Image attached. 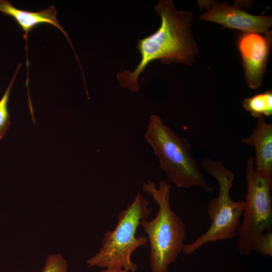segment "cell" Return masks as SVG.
I'll return each instance as SVG.
<instances>
[{"label":"cell","mask_w":272,"mask_h":272,"mask_svg":"<svg viewBox=\"0 0 272 272\" xmlns=\"http://www.w3.org/2000/svg\"><path fill=\"white\" fill-rule=\"evenodd\" d=\"M142 189L158 206L156 216L140 224L150 245L151 271L168 272L169 266L182 252L186 238L185 225L171 208L170 184L161 180L156 187L154 182L147 180Z\"/></svg>","instance_id":"cell-2"},{"label":"cell","mask_w":272,"mask_h":272,"mask_svg":"<svg viewBox=\"0 0 272 272\" xmlns=\"http://www.w3.org/2000/svg\"><path fill=\"white\" fill-rule=\"evenodd\" d=\"M271 44V31L264 35L243 33L238 38L245 82L250 89H257L262 83Z\"/></svg>","instance_id":"cell-8"},{"label":"cell","mask_w":272,"mask_h":272,"mask_svg":"<svg viewBox=\"0 0 272 272\" xmlns=\"http://www.w3.org/2000/svg\"><path fill=\"white\" fill-rule=\"evenodd\" d=\"M241 142L255 149L256 173L272 181V124L266 122L264 117L257 118L252 133L242 138Z\"/></svg>","instance_id":"cell-9"},{"label":"cell","mask_w":272,"mask_h":272,"mask_svg":"<svg viewBox=\"0 0 272 272\" xmlns=\"http://www.w3.org/2000/svg\"><path fill=\"white\" fill-rule=\"evenodd\" d=\"M20 66L21 64L18 65L9 86L0 99V140L3 138L10 125V114L8 109V101L12 86Z\"/></svg>","instance_id":"cell-12"},{"label":"cell","mask_w":272,"mask_h":272,"mask_svg":"<svg viewBox=\"0 0 272 272\" xmlns=\"http://www.w3.org/2000/svg\"><path fill=\"white\" fill-rule=\"evenodd\" d=\"M101 271V272H130L126 269L118 266H110Z\"/></svg>","instance_id":"cell-15"},{"label":"cell","mask_w":272,"mask_h":272,"mask_svg":"<svg viewBox=\"0 0 272 272\" xmlns=\"http://www.w3.org/2000/svg\"><path fill=\"white\" fill-rule=\"evenodd\" d=\"M247 193L242 213L243 219L237 229V246L240 253L249 255L253 251L256 238L271 231L272 181L258 175L254 170V159L249 157L245 168Z\"/></svg>","instance_id":"cell-6"},{"label":"cell","mask_w":272,"mask_h":272,"mask_svg":"<svg viewBox=\"0 0 272 272\" xmlns=\"http://www.w3.org/2000/svg\"><path fill=\"white\" fill-rule=\"evenodd\" d=\"M253 250L264 256H272V233L267 231L259 235L255 239Z\"/></svg>","instance_id":"cell-14"},{"label":"cell","mask_w":272,"mask_h":272,"mask_svg":"<svg viewBox=\"0 0 272 272\" xmlns=\"http://www.w3.org/2000/svg\"><path fill=\"white\" fill-rule=\"evenodd\" d=\"M202 168L216 179L219 192L208 206V214L212 221L210 227L194 241L184 244L182 252L187 255L191 254L207 243L235 238L244 208V200L234 201L231 197L230 192L234 180L232 171L221 161L209 158L203 160Z\"/></svg>","instance_id":"cell-5"},{"label":"cell","mask_w":272,"mask_h":272,"mask_svg":"<svg viewBox=\"0 0 272 272\" xmlns=\"http://www.w3.org/2000/svg\"><path fill=\"white\" fill-rule=\"evenodd\" d=\"M144 138L158 157L160 169L176 186L213 191L189 143L164 124L160 116L153 114L149 117Z\"/></svg>","instance_id":"cell-3"},{"label":"cell","mask_w":272,"mask_h":272,"mask_svg":"<svg viewBox=\"0 0 272 272\" xmlns=\"http://www.w3.org/2000/svg\"><path fill=\"white\" fill-rule=\"evenodd\" d=\"M152 212L149 200L138 192L133 202L120 211L116 227L104 233L98 252L86 261L88 267L118 266L130 272L137 271L138 265L131 256L148 243L146 237L136 236L137 230L141 221L148 219Z\"/></svg>","instance_id":"cell-4"},{"label":"cell","mask_w":272,"mask_h":272,"mask_svg":"<svg viewBox=\"0 0 272 272\" xmlns=\"http://www.w3.org/2000/svg\"><path fill=\"white\" fill-rule=\"evenodd\" d=\"M244 109L256 118L272 115V91L263 93L245 98L242 102Z\"/></svg>","instance_id":"cell-11"},{"label":"cell","mask_w":272,"mask_h":272,"mask_svg":"<svg viewBox=\"0 0 272 272\" xmlns=\"http://www.w3.org/2000/svg\"><path fill=\"white\" fill-rule=\"evenodd\" d=\"M0 12L6 16L13 17L24 32L23 37L26 42L31 30L41 24H48L58 29L65 36L74 50L68 35L56 19L57 11L53 6L47 9L33 12L17 9L7 0H0Z\"/></svg>","instance_id":"cell-10"},{"label":"cell","mask_w":272,"mask_h":272,"mask_svg":"<svg viewBox=\"0 0 272 272\" xmlns=\"http://www.w3.org/2000/svg\"><path fill=\"white\" fill-rule=\"evenodd\" d=\"M154 10L161 17V24L155 32L138 40L140 62L133 71L125 70L116 75L121 87L132 92L139 90L138 78L151 62L159 59L165 64L190 65L198 52L191 34V12L178 10L171 0H160Z\"/></svg>","instance_id":"cell-1"},{"label":"cell","mask_w":272,"mask_h":272,"mask_svg":"<svg viewBox=\"0 0 272 272\" xmlns=\"http://www.w3.org/2000/svg\"><path fill=\"white\" fill-rule=\"evenodd\" d=\"M250 1H235L229 5L228 2L198 1L200 8L207 11L199 16V19L222 25L223 28H232L243 33L266 34L272 25L271 16L253 15L243 10Z\"/></svg>","instance_id":"cell-7"},{"label":"cell","mask_w":272,"mask_h":272,"mask_svg":"<svg viewBox=\"0 0 272 272\" xmlns=\"http://www.w3.org/2000/svg\"><path fill=\"white\" fill-rule=\"evenodd\" d=\"M66 260L60 253L49 255L45 262L42 272H67Z\"/></svg>","instance_id":"cell-13"}]
</instances>
